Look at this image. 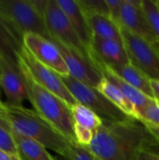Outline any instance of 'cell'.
<instances>
[{"mask_svg":"<svg viewBox=\"0 0 159 160\" xmlns=\"http://www.w3.org/2000/svg\"><path fill=\"white\" fill-rule=\"evenodd\" d=\"M159 142L139 119L103 122L92 143L85 147L98 160H136L144 149H157Z\"/></svg>","mask_w":159,"mask_h":160,"instance_id":"cell-1","label":"cell"},{"mask_svg":"<svg viewBox=\"0 0 159 160\" xmlns=\"http://www.w3.org/2000/svg\"><path fill=\"white\" fill-rule=\"evenodd\" d=\"M0 119L5 121L19 134L36 141L62 158L69 151L72 143L34 109L22 105L14 106L5 102Z\"/></svg>","mask_w":159,"mask_h":160,"instance_id":"cell-2","label":"cell"},{"mask_svg":"<svg viewBox=\"0 0 159 160\" xmlns=\"http://www.w3.org/2000/svg\"><path fill=\"white\" fill-rule=\"evenodd\" d=\"M17 61L25 83L28 100L33 105L34 110L68 141L76 143L70 106L59 97L39 85L32 78L26 67L20 60Z\"/></svg>","mask_w":159,"mask_h":160,"instance_id":"cell-3","label":"cell"},{"mask_svg":"<svg viewBox=\"0 0 159 160\" xmlns=\"http://www.w3.org/2000/svg\"><path fill=\"white\" fill-rule=\"evenodd\" d=\"M0 18L22 41L28 33L52 40L44 17L31 0H0Z\"/></svg>","mask_w":159,"mask_h":160,"instance_id":"cell-4","label":"cell"},{"mask_svg":"<svg viewBox=\"0 0 159 160\" xmlns=\"http://www.w3.org/2000/svg\"><path fill=\"white\" fill-rule=\"evenodd\" d=\"M61 78L76 102L89 108L103 122L115 123L130 118L112 104L96 87L87 85L69 75L61 76Z\"/></svg>","mask_w":159,"mask_h":160,"instance_id":"cell-5","label":"cell"},{"mask_svg":"<svg viewBox=\"0 0 159 160\" xmlns=\"http://www.w3.org/2000/svg\"><path fill=\"white\" fill-rule=\"evenodd\" d=\"M44 20L52 42L59 43L91 59L90 52L81 40L56 0H48Z\"/></svg>","mask_w":159,"mask_h":160,"instance_id":"cell-6","label":"cell"},{"mask_svg":"<svg viewBox=\"0 0 159 160\" xmlns=\"http://www.w3.org/2000/svg\"><path fill=\"white\" fill-rule=\"evenodd\" d=\"M120 27L123 43L130 62L151 80H159V49L156 43Z\"/></svg>","mask_w":159,"mask_h":160,"instance_id":"cell-7","label":"cell"},{"mask_svg":"<svg viewBox=\"0 0 159 160\" xmlns=\"http://www.w3.org/2000/svg\"><path fill=\"white\" fill-rule=\"evenodd\" d=\"M17 60H20L26 67L32 78L43 88L59 97L70 107L77 103L62 81L61 76L38 62L23 45L18 52Z\"/></svg>","mask_w":159,"mask_h":160,"instance_id":"cell-8","label":"cell"},{"mask_svg":"<svg viewBox=\"0 0 159 160\" xmlns=\"http://www.w3.org/2000/svg\"><path fill=\"white\" fill-rule=\"evenodd\" d=\"M23 46L41 64L55 71L60 76L68 74L64 57L57 45L39 35L28 33L22 38Z\"/></svg>","mask_w":159,"mask_h":160,"instance_id":"cell-9","label":"cell"},{"mask_svg":"<svg viewBox=\"0 0 159 160\" xmlns=\"http://www.w3.org/2000/svg\"><path fill=\"white\" fill-rule=\"evenodd\" d=\"M0 79L7 104L20 106L24 100H28L27 90L18 61L0 56Z\"/></svg>","mask_w":159,"mask_h":160,"instance_id":"cell-10","label":"cell"},{"mask_svg":"<svg viewBox=\"0 0 159 160\" xmlns=\"http://www.w3.org/2000/svg\"><path fill=\"white\" fill-rule=\"evenodd\" d=\"M54 43L57 45L64 57L69 76L87 85L97 88L102 81L103 76L94 62L78 52L70 50L59 43Z\"/></svg>","mask_w":159,"mask_h":160,"instance_id":"cell-11","label":"cell"},{"mask_svg":"<svg viewBox=\"0 0 159 160\" xmlns=\"http://www.w3.org/2000/svg\"><path fill=\"white\" fill-rule=\"evenodd\" d=\"M118 24L149 42H157L146 21L142 0H124Z\"/></svg>","mask_w":159,"mask_h":160,"instance_id":"cell-12","label":"cell"},{"mask_svg":"<svg viewBox=\"0 0 159 160\" xmlns=\"http://www.w3.org/2000/svg\"><path fill=\"white\" fill-rule=\"evenodd\" d=\"M91 55L110 68L121 67L130 62L123 42L93 37Z\"/></svg>","mask_w":159,"mask_h":160,"instance_id":"cell-13","label":"cell"},{"mask_svg":"<svg viewBox=\"0 0 159 160\" xmlns=\"http://www.w3.org/2000/svg\"><path fill=\"white\" fill-rule=\"evenodd\" d=\"M91 59L96 65V67L99 69L101 72L103 78L107 79L109 82H111L112 84H114L127 98V99L134 105L136 108V111L138 112V119H139V113L154 99L149 97H147L145 94L132 86L131 84L127 83L124 80H122L119 76H117L107 65L103 64L99 59H97L96 56L91 55Z\"/></svg>","mask_w":159,"mask_h":160,"instance_id":"cell-14","label":"cell"},{"mask_svg":"<svg viewBox=\"0 0 159 160\" xmlns=\"http://www.w3.org/2000/svg\"><path fill=\"white\" fill-rule=\"evenodd\" d=\"M57 4L64 11L74 30L80 37L84 46L91 53V44L93 33L89 24L88 17L82 10L78 0H56Z\"/></svg>","mask_w":159,"mask_h":160,"instance_id":"cell-15","label":"cell"},{"mask_svg":"<svg viewBox=\"0 0 159 160\" xmlns=\"http://www.w3.org/2000/svg\"><path fill=\"white\" fill-rule=\"evenodd\" d=\"M8 126V125H7ZM15 144L18 149V155L22 160H57L54 158L42 144L36 141L24 137L8 126Z\"/></svg>","mask_w":159,"mask_h":160,"instance_id":"cell-16","label":"cell"},{"mask_svg":"<svg viewBox=\"0 0 159 160\" xmlns=\"http://www.w3.org/2000/svg\"><path fill=\"white\" fill-rule=\"evenodd\" d=\"M110 68V67H109ZM117 76H119L122 80L127 82V83L131 84L147 97L154 98L153 92L151 89V79L148 78L141 69L135 67L131 62L125 66L110 68Z\"/></svg>","mask_w":159,"mask_h":160,"instance_id":"cell-17","label":"cell"},{"mask_svg":"<svg viewBox=\"0 0 159 160\" xmlns=\"http://www.w3.org/2000/svg\"><path fill=\"white\" fill-rule=\"evenodd\" d=\"M88 21L93 37L123 42L120 25L110 17L96 14L89 16Z\"/></svg>","mask_w":159,"mask_h":160,"instance_id":"cell-18","label":"cell"},{"mask_svg":"<svg viewBox=\"0 0 159 160\" xmlns=\"http://www.w3.org/2000/svg\"><path fill=\"white\" fill-rule=\"evenodd\" d=\"M97 89L101 92L112 104L121 110L126 115L130 118L138 119V112L134 105L127 99V98L111 82L103 78Z\"/></svg>","mask_w":159,"mask_h":160,"instance_id":"cell-19","label":"cell"},{"mask_svg":"<svg viewBox=\"0 0 159 160\" xmlns=\"http://www.w3.org/2000/svg\"><path fill=\"white\" fill-rule=\"evenodd\" d=\"M22 45V41L0 18V56L17 61L18 52Z\"/></svg>","mask_w":159,"mask_h":160,"instance_id":"cell-20","label":"cell"},{"mask_svg":"<svg viewBox=\"0 0 159 160\" xmlns=\"http://www.w3.org/2000/svg\"><path fill=\"white\" fill-rule=\"evenodd\" d=\"M74 127L97 132L102 125L103 121L89 108L76 103L70 107Z\"/></svg>","mask_w":159,"mask_h":160,"instance_id":"cell-21","label":"cell"},{"mask_svg":"<svg viewBox=\"0 0 159 160\" xmlns=\"http://www.w3.org/2000/svg\"><path fill=\"white\" fill-rule=\"evenodd\" d=\"M142 8L146 21L159 42V3L158 0H142Z\"/></svg>","mask_w":159,"mask_h":160,"instance_id":"cell-22","label":"cell"},{"mask_svg":"<svg viewBox=\"0 0 159 160\" xmlns=\"http://www.w3.org/2000/svg\"><path fill=\"white\" fill-rule=\"evenodd\" d=\"M78 2L87 17L96 14L110 17V11L106 0H78Z\"/></svg>","mask_w":159,"mask_h":160,"instance_id":"cell-23","label":"cell"},{"mask_svg":"<svg viewBox=\"0 0 159 160\" xmlns=\"http://www.w3.org/2000/svg\"><path fill=\"white\" fill-rule=\"evenodd\" d=\"M0 149L9 154L18 155V149L10 129L7 124L2 119H0Z\"/></svg>","mask_w":159,"mask_h":160,"instance_id":"cell-24","label":"cell"},{"mask_svg":"<svg viewBox=\"0 0 159 160\" xmlns=\"http://www.w3.org/2000/svg\"><path fill=\"white\" fill-rule=\"evenodd\" d=\"M139 120L145 125L159 127V107L155 99L139 113Z\"/></svg>","mask_w":159,"mask_h":160,"instance_id":"cell-25","label":"cell"},{"mask_svg":"<svg viewBox=\"0 0 159 160\" xmlns=\"http://www.w3.org/2000/svg\"><path fill=\"white\" fill-rule=\"evenodd\" d=\"M64 160H96L94 156L85 148L77 143L71 145L67 154L63 158Z\"/></svg>","mask_w":159,"mask_h":160,"instance_id":"cell-26","label":"cell"},{"mask_svg":"<svg viewBox=\"0 0 159 160\" xmlns=\"http://www.w3.org/2000/svg\"><path fill=\"white\" fill-rule=\"evenodd\" d=\"M106 4L109 8L111 19H112L115 22L118 23L124 0H106Z\"/></svg>","mask_w":159,"mask_h":160,"instance_id":"cell-27","label":"cell"},{"mask_svg":"<svg viewBox=\"0 0 159 160\" xmlns=\"http://www.w3.org/2000/svg\"><path fill=\"white\" fill-rule=\"evenodd\" d=\"M136 160H159V151L156 149L142 150Z\"/></svg>","mask_w":159,"mask_h":160,"instance_id":"cell-28","label":"cell"},{"mask_svg":"<svg viewBox=\"0 0 159 160\" xmlns=\"http://www.w3.org/2000/svg\"><path fill=\"white\" fill-rule=\"evenodd\" d=\"M31 1H32V4L34 5L35 8L44 17V12L46 9L48 0H31Z\"/></svg>","mask_w":159,"mask_h":160,"instance_id":"cell-29","label":"cell"},{"mask_svg":"<svg viewBox=\"0 0 159 160\" xmlns=\"http://www.w3.org/2000/svg\"><path fill=\"white\" fill-rule=\"evenodd\" d=\"M153 97L156 101H159V80H151L150 82Z\"/></svg>","mask_w":159,"mask_h":160,"instance_id":"cell-30","label":"cell"},{"mask_svg":"<svg viewBox=\"0 0 159 160\" xmlns=\"http://www.w3.org/2000/svg\"><path fill=\"white\" fill-rule=\"evenodd\" d=\"M0 160H22L18 155L7 153L0 149Z\"/></svg>","mask_w":159,"mask_h":160,"instance_id":"cell-31","label":"cell"},{"mask_svg":"<svg viewBox=\"0 0 159 160\" xmlns=\"http://www.w3.org/2000/svg\"><path fill=\"white\" fill-rule=\"evenodd\" d=\"M145 125V124H144ZM147 127V128L149 129V131L151 132V134L157 139V141L159 142V127L156 126H149V125H145Z\"/></svg>","mask_w":159,"mask_h":160,"instance_id":"cell-32","label":"cell"},{"mask_svg":"<svg viewBox=\"0 0 159 160\" xmlns=\"http://www.w3.org/2000/svg\"><path fill=\"white\" fill-rule=\"evenodd\" d=\"M4 109H5V102L0 100V114L4 112Z\"/></svg>","mask_w":159,"mask_h":160,"instance_id":"cell-33","label":"cell"},{"mask_svg":"<svg viewBox=\"0 0 159 160\" xmlns=\"http://www.w3.org/2000/svg\"><path fill=\"white\" fill-rule=\"evenodd\" d=\"M3 91V89H2V84H1V79H0V98H1V92ZM1 100V99H0Z\"/></svg>","mask_w":159,"mask_h":160,"instance_id":"cell-34","label":"cell"},{"mask_svg":"<svg viewBox=\"0 0 159 160\" xmlns=\"http://www.w3.org/2000/svg\"><path fill=\"white\" fill-rule=\"evenodd\" d=\"M157 105H158V107H159V101H157Z\"/></svg>","mask_w":159,"mask_h":160,"instance_id":"cell-35","label":"cell"},{"mask_svg":"<svg viewBox=\"0 0 159 160\" xmlns=\"http://www.w3.org/2000/svg\"><path fill=\"white\" fill-rule=\"evenodd\" d=\"M94 158H95V157H94ZM95 159H96V160H98V159H97V158H95Z\"/></svg>","mask_w":159,"mask_h":160,"instance_id":"cell-36","label":"cell"},{"mask_svg":"<svg viewBox=\"0 0 159 160\" xmlns=\"http://www.w3.org/2000/svg\"><path fill=\"white\" fill-rule=\"evenodd\" d=\"M158 3H159V0H158Z\"/></svg>","mask_w":159,"mask_h":160,"instance_id":"cell-37","label":"cell"}]
</instances>
